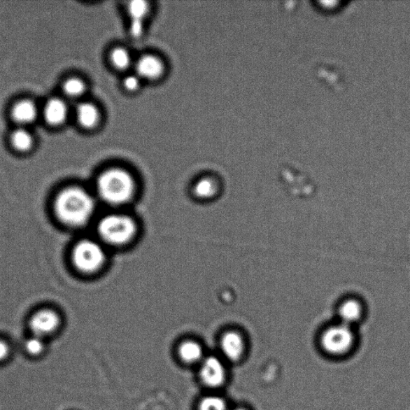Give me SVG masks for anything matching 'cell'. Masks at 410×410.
Here are the masks:
<instances>
[{
  "label": "cell",
  "mask_w": 410,
  "mask_h": 410,
  "mask_svg": "<svg viewBox=\"0 0 410 410\" xmlns=\"http://www.w3.org/2000/svg\"><path fill=\"white\" fill-rule=\"evenodd\" d=\"M362 307L361 304L355 300H348L341 304L338 309V316L341 323L352 327L358 323L362 317Z\"/></svg>",
  "instance_id": "18"
},
{
  "label": "cell",
  "mask_w": 410,
  "mask_h": 410,
  "mask_svg": "<svg viewBox=\"0 0 410 410\" xmlns=\"http://www.w3.org/2000/svg\"><path fill=\"white\" fill-rule=\"evenodd\" d=\"M232 410H248V409H246L245 408H236V409H232Z\"/></svg>",
  "instance_id": "25"
},
{
  "label": "cell",
  "mask_w": 410,
  "mask_h": 410,
  "mask_svg": "<svg viewBox=\"0 0 410 410\" xmlns=\"http://www.w3.org/2000/svg\"><path fill=\"white\" fill-rule=\"evenodd\" d=\"M220 351L230 362H237L246 352V343L241 334L236 332H228L221 337Z\"/></svg>",
  "instance_id": "14"
},
{
  "label": "cell",
  "mask_w": 410,
  "mask_h": 410,
  "mask_svg": "<svg viewBox=\"0 0 410 410\" xmlns=\"http://www.w3.org/2000/svg\"><path fill=\"white\" fill-rule=\"evenodd\" d=\"M199 364V378L204 386L215 389L225 383L227 372L225 365L220 358L213 356L204 358Z\"/></svg>",
  "instance_id": "12"
},
{
  "label": "cell",
  "mask_w": 410,
  "mask_h": 410,
  "mask_svg": "<svg viewBox=\"0 0 410 410\" xmlns=\"http://www.w3.org/2000/svg\"><path fill=\"white\" fill-rule=\"evenodd\" d=\"M178 355L186 364L201 363L203 361V348L199 343L193 341L183 342L178 348Z\"/></svg>",
  "instance_id": "19"
},
{
  "label": "cell",
  "mask_w": 410,
  "mask_h": 410,
  "mask_svg": "<svg viewBox=\"0 0 410 410\" xmlns=\"http://www.w3.org/2000/svg\"><path fill=\"white\" fill-rule=\"evenodd\" d=\"M6 115L12 127L33 129L41 123V102L31 96H19L10 101Z\"/></svg>",
  "instance_id": "5"
},
{
  "label": "cell",
  "mask_w": 410,
  "mask_h": 410,
  "mask_svg": "<svg viewBox=\"0 0 410 410\" xmlns=\"http://www.w3.org/2000/svg\"><path fill=\"white\" fill-rule=\"evenodd\" d=\"M59 326L58 315L51 310H43L36 313L29 323L31 335L42 337L45 340L58 330Z\"/></svg>",
  "instance_id": "13"
},
{
  "label": "cell",
  "mask_w": 410,
  "mask_h": 410,
  "mask_svg": "<svg viewBox=\"0 0 410 410\" xmlns=\"http://www.w3.org/2000/svg\"><path fill=\"white\" fill-rule=\"evenodd\" d=\"M108 61L113 69L119 73H127L133 69L135 59L129 48L125 46H115L111 48L108 53Z\"/></svg>",
  "instance_id": "15"
},
{
  "label": "cell",
  "mask_w": 410,
  "mask_h": 410,
  "mask_svg": "<svg viewBox=\"0 0 410 410\" xmlns=\"http://www.w3.org/2000/svg\"><path fill=\"white\" fill-rule=\"evenodd\" d=\"M129 21H139L147 23L153 12L151 3L146 0H132L127 2L125 7Z\"/></svg>",
  "instance_id": "16"
},
{
  "label": "cell",
  "mask_w": 410,
  "mask_h": 410,
  "mask_svg": "<svg viewBox=\"0 0 410 410\" xmlns=\"http://www.w3.org/2000/svg\"><path fill=\"white\" fill-rule=\"evenodd\" d=\"M198 410H229L227 403L222 397L208 396L199 402Z\"/></svg>",
  "instance_id": "22"
},
{
  "label": "cell",
  "mask_w": 410,
  "mask_h": 410,
  "mask_svg": "<svg viewBox=\"0 0 410 410\" xmlns=\"http://www.w3.org/2000/svg\"><path fill=\"white\" fill-rule=\"evenodd\" d=\"M98 232L109 245L123 246L130 242L136 235V225L135 221L127 215L112 214L99 221Z\"/></svg>",
  "instance_id": "3"
},
{
  "label": "cell",
  "mask_w": 410,
  "mask_h": 410,
  "mask_svg": "<svg viewBox=\"0 0 410 410\" xmlns=\"http://www.w3.org/2000/svg\"><path fill=\"white\" fill-rule=\"evenodd\" d=\"M218 186L215 182L208 177L199 179L196 182L193 188L195 196L201 199H208L214 196L217 192Z\"/></svg>",
  "instance_id": "20"
},
{
  "label": "cell",
  "mask_w": 410,
  "mask_h": 410,
  "mask_svg": "<svg viewBox=\"0 0 410 410\" xmlns=\"http://www.w3.org/2000/svg\"><path fill=\"white\" fill-rule=\"evenodd\" d=\"M103 121L102 110L99 105L87 98L73 104V123L81 132L91 133L101 127Z\"/></svg>",
  "instance_id": "9"
},
{
  "label": "cell",
  "mask_w": 410,
  "mask_h": 410,
  "mask_svg": "<svg viewBox=\"0 0 410 410\" xmlns=\"http://www.w3.org/2000/svg\"><path fill=\"white\" fill-rule=\"evenodd\" d=\"M73 258L77 269L83 273L92 274L102 267L105 253L98 243L85 240L77 243Z\"/></svg>",
  "instance_id": "7"
},
{
  "label": "cell",
  "mask_w": 410,
  "mask_h": 410,
  "mask_svg": "<svg viewBox=\"0 0 410 410\" xmlns=\"http://www.w3.org/2000/svg\"><path fill=\"white\" fill-rule=\"evenodd\" d=\"M73 104L55 93L41 102V123L49 130H62L73 121Z\"/></svg>",
  "instance_id": "4"
},
{
  "label": "cell",
  "mask_w": 410,
  "mask_h": 410,
  "mask_svg": "<svg viewBox=\"0 0 410 410\" xmlns=\"http://www.w3.org/2000/svg\"><path fill=\"white\" fill-rule=\"evenodd\" d=\"M8 151L20 157L34 154L38 146V136L33 129L12 127L5 138Z\"/></svg>",
  "instance_id": "8"
},
{
  "label": "cell",
  "mask_w": 410,
  "mask_h": 410,
  "mask_svg": "<svg viewBox=\"0 0 410 410\" xmlns=\"http://www.w3.org/2000/svg\"><path fill=\"white\" fill-rule=\"evenodd\" d=\"M147 23L139 21H129L127 27V32L133 40H140L145 36L147 29Z\"/></svg>",
  "instance_id": "23"
},
{
  "label": "cell",
  "mask_w": 410,
  "mask_h": 410,
  "mask_svg": "<svg viewBox=\"0 0 410 410\" xmlns=\"http://www.w3.org/2000/svg\"><path fill=\"white\" fill-rule=\"evenodd\" d=\"M23 351L25 356L32 361L41 360L48 353L47 341L42 337L31 335L24 341Z\"/></svg>",
  "instance_id": "17"
},
{
  "label": "cell",
  "mask_w": 410,
  "mask_h": 410,
  "mask_svg": "<svg viewBox=\"0 0 410 410\" xmlns=\"http://www.w3.org/2000/svg\"><path fill=\"white\" fill-rule=\"evenodd\" d=\"M13 357V348L6 340L0 338V367L8 364Z\"/></svg>",
  "instance_id": "24"
},
{
  "label": "cell",
  "mask_w": 410,
  "mask_h": 410,
  "mask_svg": "<svg viewBox=\"0 0 410 410\" xmlns=\"http://www.w3.org/2000/svg\"><path fill=\"white\" fill-rule=\"evenodd\" d=\"M121 87L123 90L129 94H136L141 90L143 85V80L132 71L125 74L121 80Z\"/></svg>",
  "instance_id": "21"
},
{
  "label": "cell",
  "mask_w": 410,
  "mask_h": 410,
  "mask_svg": "<svg viewBox=\"0 0 410 410\" xmlns=\"http://www.w3.org/2000/svg\"><path fill=\"white\" fill-rule=\"evenodd\" d=\"M167 71L164 59L154 53H145L135 59L132 71L143 83H155L163 79Z\"/></svg>",
  "instance_id": "10"
},
{
  "label": "cell",
  "mask_w": 410,
  "mask_h": 410,
  "mask_svg": "<svg viewBox=\"0 0 410 410\" xmlns=\"http://www.w3.org/2000/svg\"><path fill=\"white\" fill-rule=\"evenodd\" d=\"M97 188L99 196L111 205L129 202L136 190L134 177L129 171L120 167L105 169L98 176Z\"/></svg>",
  "instance_id": "2"
},
{
  "label": "cell",
  "mask_w": 410,
  "mask_h": 410,
  "mask_svg": "<svg viewBox=\"0 0 410 410\" xmlns=\"http://www.w3.org/2000/svg\"><path fill=\"white\" fill-rule=\"evenodd\" d=\"M95 204L90 193L80 188L71 187L60 192L55 202V211L66 225L79 227L92 218Z\"/></svg>",
  "instance_id": "1"
},
{
  "label": "cell",
  "mask_w": 410,
  "mask_h": 410,
  "mask_svg": "<svg viewBox=\"0 0 410 410\" xmlns=\"http://www.w3.org/2000/svg\"><path fill=\"white\" fill-rule=\"evenodd\" d=\"M57 90L59 95L75 104L87 98L90 83L82 75L71 73L61 77Z\"/></svg>",
  "instance_id": "11"
},
{
  "label": "cell",
  "mask_w": 410,
  "mask_h": 410,
  "mask_svg": "<svg viewBox=\"0 0 410 410\" xmlns=\"http://www.w3.org/2000/svg\"><path fill=\"white\" fill-rule=\"evenodd\" d=\"M320 346L330 356L341 357L350 353L355 344L352 327L344 324L332 325L320 337Z\"/></svg>",
  "instance_id": "6"
}]
</instances>
